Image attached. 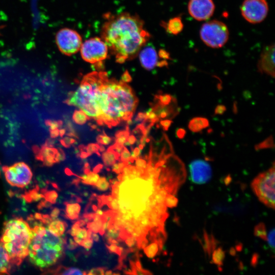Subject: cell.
I'll list each match as a JSON object with an SVG mask.
<instances>
[{
	"mask_svg": "<svg viewBox=\"0 0 275 275\" xmlns=\"http://www.w3.org/2000/svg\"><path fill=\"white\" fill-rule=\"evenodd\" d=\"M123 80L125 81H128L130 80V76L128 75V74L126 72L124 73V75L122 76Z\"/></svg>",
	"mask_w": 275,
	"mask_h": 275,
	"instance_id": "obj_46",
	"label": "cell"
},
{
	"mask_svg": "<svg viewBox=\"0 0 275 275\" xmlns=\"http://www.w3.org/2000/svg\"><path fill=\"white\" fill-rule=\"evenodd\" d=\"M268 10L266 0H244L240 7L242 17L253 24L263 21L266 17Z\"/></svg>",
	"mask_w": 275,
	"mask_h": 275,
	"instance_id": "obj_12",
	"label": "cell"
},
{
	"mask_svg": "<svg viewBox=\"0 0 275 275\" xmlns=\"http://www.w3.org/2000/svg\"><path fill=\"white\" fill-rule=\"evenodd\" d=\"M177 136L180 139H182L185 135V130L182 128L178 129L177 131Z\"/></svg>",
	"mask_w": 275,
	"mask_h": 275,
	"instance_id": "obj_42",
	"label": "cell"
},
{
	"mask_svg": "<svg viewBox=\"0 0 275 275\" xmlns=\"http://www.w3.org/2000/svg\"><path fill=\"white\" fill-rule=\"evenodd\" d=\"M37 151V157L47 165L52 164L59 161L60 158L62 157L59 150L56 148H52L46 145L43 146Z\"/></svg>",
	"mask_w": 275,
	"mask_h": 275,
	"instance_id": "obj_17",
	"label": "cell"
},
{
	"mask_svg": "<svg viewBox=\"0 0 275 275\" xmlns=\"http://www.w3.org/2000/svg\"><path fill=\"white\" fill-rule=\"evenodd\" d=\"M105 222H106V219L103 216H101V217L98 220L88 223L87 227L90 229L92 232L98 233L101 229L103 223Z\"/></svg>",
	"mask_w": 275,
	"mask_h": 275,
	"instance_id": "obj_24",
	"label": "cell"
},
{
	"mask_svg": "<svg viewBox=\"0 0 275 275\" xmlns=\"http://www.w3.org/2000/svg\"><path fill=\"white\" fill-rule=\"evenodd\" d=\"M274 163L267 171L259 174L251 183V187L259 201L274 209Z\"/></svg>",
	"mask_w": 275,
	"mask_h": 275,
	"instance_id": "obj_7",
	"label": "cell"
},
{
	"mask_svg": "<svg viewBox=\"0 0 275 275\" xmlns=\"http://www.w3.org/2000/svg\"><path fill=\"white\" fill-rule=\"evenodd\" d=\"M76 222L79 225L80 227L84 226L86 224V222L84 221V220L82 219Z\"/></svg>",
	"mask_w": 275,
	"mask_h": 275,
	"instance_id": "obj_49",
	"label": "cell"
},
{
	"mask_svg": "<svg viewBox=\"0 0 275 275\" xmlns=\"http://www.w3.org/2000/svg\"><path fill=\"white\" fill-rule=\"evenodd\" d=\"M107 73L94 71L85 75L76 90L66 100L70 105L78 107L89 117L98 119L97 97L100 85Z\"/></svg>",
	"mask_w": 275,
	"mask_h": 275,
	"instance_id": "obj_6",
	"label": "cell"
},
{
	"mask_svg": "<svg viewBox=\"0 0 275 275\" xmlns=\"http://www.w3.org/2000/svg\"><path fill=\"white\" fill-rule=\"evenodd\" d=\"M99 176L95 173L89 172L87 174V178L82 180V182L85 184L95 185L99 178Z\"/></svg>",
	"mask_w": 275,
	"mask_h": 275,
	"instance_id": "obj_27",
	"label": "cell"
},
{
	"mask_svg": "<svg viewBox=\"0 0 275 275\" xmlns=\"http://www.w3.org/2000/svg\"><path fill=\"white\" fill-rule=\"evenodd\" d=\"M3 170L7 181L12 186L22 188L31 181L33 173L24 162H18L10 166H4Z\"/></svg>",
	"mask_w": 275,
	"mask_h": 275,
	"instance_id": "obj_11",
	"label": "cell"
},
{
	"mask_svg": "<svg viewBox=\"0 0 275 275\" xmlns=\"http://www.w3.org/2000/svg\"><path fill=\"white\" fill-rule=\"evenodd\" d=\"M110 141H111V140L108 137H107L106 136H104L102 137V139H101L100 142H101L103 144H107L109 143Z\"/></svg>",
	"mask_w": 275,
	"mask_h": 275,
	"instance_id": "obj_44",
	"label": "cell"
},
{
	"mask_svg": "<svg viewBox=\"0 0 275 275\" xmlns=\"http://www.w3.org/2000/svg\"><path fill=\"white\" fill-rule=\"evenodd\" d=\"M101 38L116 62L123 63L135 58L151 37L144 21L128 12L104 15Z\"/></svg>",
	"mask_w": 275,
	"mask_h": 275,
	"instance_id": "obj_1",
	"label": "cell"
},
{
	"mask_svg": "<svg viewBox=\"0 0 275 275\" xmlns=\"http://www.w3.org/2000/svg\"><path fill=\"white\" fill-rule=\"evenodd\" d=\"M107 205L112 210L118 211L119 210V204L118 198L114 197L112 200L107 204Z\"/></svg>",
	"mask_w": 275,
	"mask_h": 275,
	"instance_id": "obj_34",
	"label": "cell"
},
{
	"mask_svg": "<svg viewBox=\"0 0 275 275\" xmlns=\"http://www.w3.org/2000/svg\"><path fill=\"white\" fill-rule=\"evenodd\" d=\"M211 262L216 265L219 270H222V266L225 258V252L221 247L215 248L211 252Z\"/></svg>",
	"mask_w": 275,
	"mask_h": 275,
	"instance_id": "obj_21",
	"label": "cell"
},
{
	"mask_svg": "<svg viewBox=\"0 0 275 275\" xmlns=\"http://www.w3.org/2000/svg\"><path fill=\"white\" fill-rule=\"evenodd\" d=\"M32 237L31 227L22 218H12L4 224L0 241L12 264L20 265L28 256Z\"/></svg>",
	"mask_w": 275,
	"mask_h": 275,
	"instance_id": "obj_4",
	"label": "cell"
},
{
	"mask_svg": "<svg viewBox=\"0 0 275 275\" xmlns=\"http://www.w3.org/2000/svg\"><path fill=\"white\" fill-rule=\"evenodd\" d=\"M274 229H272L268 235H267V239L268 244L269 247L272 250V252H274Z\"/></svg>",
	"mask_w": 275,
	"mask_h": 275,
	"instance_id": "obj_31",
	"label": "cell"
},
{
	"mask_svg": "<svg viewBox=\"0 0 275 275\" xmlns=\"http://www.w3.org/2000/svg\"><path fill=\"white\" fill-rule=\"evenodd\" d=\"M257 68L260 72L274 76V44L265 46L258 60Z\"/></svg>",
	"mask_w": 275,
	"mask_h": 275,
	"instance_id": "obj_15",
	"label": "cell"
},
{
	"mask_svg": "<svg viewBox=\"0 0 275 275\" xmlns=\"http://www.w3.org/2000/svg\"><path fill=\"white\" fill-rule=\"evenodd\" d=\"M138 55L141 65L147 70H152L157 66H162L159 62V52L158 54L154 47L147 46L143 48Z\"/></svg>",
	"mask_w": 275,
	"mask_h": 275,
	"instance_id": "obj_16",
	"label": "cell"
},
{
	"mask_svg": "<svg viewBox=\"0 0 275 275\" xmlns=\"http://www.w3.org/2000/svg\"><path fill=\"white\" fill-rule=\"evenodd\" d=\"M254 234L256 236L259 237L263 240L266 241L267 231L265 225L263 223H260L256 225L254 229Z\"/></svg>",
	"mask_w": 275,
	"mask_h": 275,
	"instance_id": "obj_25",
	"label": "cell"
},
{
	"mask_svg": "<svg viewBox=\"0 0 275 275\" xmlns=\"http://www.w3.org/2000/svg\"><path fill=\"white\" fill-rule=\"evenodd\" d=\"M92 209L94 211H96V210L98 209L97 206L93 205L92 206Z\"/></svg>",
	"mask_w": 275,
	"mask_h": 275,
	"instance_id": "obj_51",
	"label": "cell"
},
{
	"mask_svg": "<svg viewBox=\"0 0 275 275\" xmlns=\"http://www.w3.org/2000/svg\"><path fill=\"white\" fill-rule=\"evenodd\" d=\"M226 107L223 105H218L215 109V114L221 115L226 111Z\"/></svg>",
	"mask_w": 275,
	"mask_h": 275,
	"instance_id": "obj_40",
	"label": "cell"
},
{
	"mask_svg": "<svg viewBox=\"0 0 275 275\" xmlns=\"http://www.w3.org/2000/svg\"><path fill=\"white\" fill-rule=\"evenodd\" d=\"M56 43L63 54L69 56L80 50L82 42V38L77 32L65 28L56 34Z\"/></svg>",
	"mask_w": 275,
	"mask_h": 275,
	"instance_id": "obj_10",
	"label": "cell"
},
{
	"mask_svg": "<svg viewBox=\"0 0 275 275\" xmlns=\"http://www.w3.org/2000/svg\"><path fill=\"white\" fill-rule=\"evenodd\" d=\"M80 211V206L77 203L68 204L66 205V213L67 217L71 219L78 217Z\"/></svg>",
	"mask_w": 275,
	"mask_h": 275,
	"instance_id": "obj_23",
	"label": "cell"
},
{
	"mask_svg": "<svg viewBox=\"0 0 275 275\" xmlns=\"http://www.w3.org/2000/svg\"><path fill=\"white\" fill-rule=\"evenodd\" d=\"M112 271L111 270L106 271L105 273H104L105 274L109 275V274H112Z\"/></svg>",
	"mask_w": 275,
	"mask_h": 275,
	"instance_id": "obj_52",
	"label": "cell"
},
{
	"mask_svg": "<svg viewBox=\"0 0 275 275\" xmlns=\"http://www.w3.org/2000/svg\"><path fill=\"white\" fill-rule=\"evenodd\" d=\"M91 238L92 239V240L96 242H98L99 239V236L96 234V233H92Z\"/></svg>",
	"mask_w": 275,
	"mask_h": 275,
	"instance_id": "obj_45",
	"label": "cell"
},
{
	"mask_svg": "<svg viewBox=\"0 0 275 275\" xmlns=\"http://www.w3.org/2000/svg\"><path fill=\"white\" fill-rule=\"evenodd\" d=\"M161 25L168 33L175 35L179 34L184 26L180 16L172 18L167 22H162Z\"/></svg>",
	"mask_w": 275,
	"mask_h": 275,
	"instance_id": "obj_18",
	"label": "cell"
},
{
	"mask_svg": "<svg viewBox=\"0 0 275 275\" xmlns=\"http://www.w3.org/2000/svg\"><path fill=\"white\" fill-rule=\"evenodd\" d=\"M86 116V114L81 111H76L73 115V119L76 124H83L87 120Z\"/></svg>",
	"mask_w": 275,
	"mask_h": 275,
	"instance_id": "obj_28",
	"label": "cell"
},
{
	"mask_svg": "<svg viewBox=\"0 0 275 275\" xmlns=\"http://www.w3.org/2000/svg\"><path fill=\"white\" fill-rule=\"evenodd\" d=\"M189 172L190 179L196 184L206 183L212 177L210 165L207 161L201 159L195 160L190 163Z\"/></svg>",
	"mask_w": 275,
	"mask_h": 275,
	"instance_id": "obj_14",
	"label": "cell"
},
{
	"mask_svg": "<svg viewBox=\"0 0 275 275\" xmlns=\"http://www.w3.org/2000/svg\"><path fill=\"white\" fill-rule=\"evenodd\" d=\"M163 243V242L158 240H153V242L144 248V253L149 258H153L159 251H161Z\"/></svg>",
	"mask_w": 275,
	"mask_h": 275,
	"instance_id": "obj_22",
	"label": "cell"
},
{
	"mask_svg": "<svg viewBox=\"0 0 275 275\" xmlns=\"http://www.w3.org/2000/svg\"><path fill=\"white\" fill-rule=\"evenodd\" d=\"M11 264L10 258L0 241V274L9 273Z\"/></svg>",
	"mask_w": 275,
	"mask_h": 275,
	"instance_id": "obj_19",
	"label": "cell"
},
{
	"mask_svg": "<svg viewBox=\"0 0 275 275\" xmlns=\"http://www.w3.org/2000/svg\"><path fill=\"white\" fill-rule=\"evenodd\" d=\"M178 200L175 195L169 194L167 196L164 200V204L167 207L173 208L177 206Z\"/></svg>",
	"mask_w": 275,
	"mask_h": 275,
	"instance_id": "obj_29",
	"label": "cell"
},
{
	"mask_svg": "<svg viewBox=\"0 0 275 275\" xmlns=\"http://www.w3.org/2000/svg\"><path fill=\"white\" fill-rule=\"evenodd\" d=\"M105 268L104 267H98L96 268L92 269L90 272L87 274L89 275H103L104 274Z\"/></svg>",
	"mask_w": 275,
	"mask_h": 275,
	"instance_id": "obj_36",
	"label": "cell"
},
{
	"mask_svg": "<svg viewBox=\"0 0 275 275\" xmlns=\"http://www.w3.org/2000/svg\"><path fill=\"white\" fill-rule=\"evenodd\" d=\"M81 239H84L88 237L87 230L85 228H79L75 236Z\"/></svg>",
	"mask_w": 275,
	"mask_h": 275,
	"instance_id": "obj_37",
	"label": "cell"
},
{
	"mask_svg": "<svg viewBox=\"0 0 275 275\" xmlns=\"http://www.w3.org/2000/svg\"><path fill=\"white\" fill-rule=\"evenodd\" d=\"M93 244L92 239L90 237H87L82 240L80 245L89 250L92 248Z\"/></svg>",
	"mask_w": 275,
	"mask_h": 275,
	"instance_id": "obj_35",
	"label": "cell"
},
{
	"mask_svg": "<svg viewBox=\"0 0 275 275\" xmlns=\"http://www.w3.org/2000/svg\"><path fill=\"white\" fill-rule=\"evenodd\" d=\"M124 240L126 244L129 247L133 246L135 241H136V239L131 235L127 237Z\"/></svg>",
	"mask_w": 275,
	"mask_h": 275,
	"instance_id": "obj_38",
	"label": "cell"
},
{
	"mask_svg": "<svg viewBox=\"0 0 275 275\" xmlns=\"http://www.w3.org/2000/svg\"><path fill=\"white\" fill-rule=\"evenodd\" d=\"M96 103L98 120L116 125L131 118L138 100L128 85L121 81L109 79L107 75L99 88Z\"/></svg>",
	"mask_w": 275,
	"mask_h": 275,
	"instance_id": "obj_2",
	"label": "cell"
},
{
	"mask_svg": "<svg viewBox=\"0 0 275 275\" xmlns=\"http://www.w3.org/2000/svg\"><path fill=\"white\" fill-rule=\"evenodd\" d=\"M95 185L98 189L105 191L108 189L109 183L104 177H101L99 178Z\"/></svg>",
	"mask_w": 275,
	"mask_h": 275,
	"instance_id": "obj_30",
	"label": "cell"
},
{
	"mask_svg": "<svg viewBox=\"0 0 275 275\" xmlns=\"http://www.w3.org/2000/svg\"><path fill=\"white\" fill-rule=\"evenodd\" d=\"M66 224L58 219L36 223L31 228L32 237L28 257L35 267L44 269L54 265L63 254L66 243L63 235Z\"/></svg>",
	"mask_w": 275,
	"mask_h": 275,
	"instance_id": "obj_3",
	"label": "cell"
},
{
	"mask_svg": "<svg viewBox=\"0 0 275 275\" xmlns=\"http://www.w3.org/2000/svg\"><path fill=\"white\" fill-rule=\"evenodd\" d=\"M106 246L108 250L109 251V252L116 253L119 256H121L122 255V253L123 252L122 248L119 247L116 245V244L113 243L111 244L110 245H106Z\"/></svg>",
	"mask_w": 275,
	"mask_h": 275,
	"instance_id": "obj_33",
	"label": "cell"
},
{
	"mask_svg": "<svg viewBox=\"0 0 275 275\" xmlns=\"http://www.w3.org/2000/svg\"><path fill=\"white\" fill-rule=\"evenodd\" d=\"M80 228V226L76 222L73 226L72 227L70 230V234L73 236H75L78 231V230Z\"/></svg>",
	"mask_w": 275,
	"mask_h": 275,
	"instance_id": "obj_39",
	"label": "cell"
},
{
	"mask_svg": "<svg viewBox=\"0 0 275 275\" xmlns=\"http://www.w3.org/2000/svg\"><path fill=\"white\" fill-rule=\"evenodd\" d=\"M187 8L193 18L198 21H204L212 16L215 5L212 0H189Z\"/></svg>",
	"mask_w": 275,
	"mask_h": 275,
	"instance_id": "obj_13",
	"label": "cell"
},
{
	"mask_svg": "<svg viewBox=\"0 0 275 275\" xmlns=\"http://www.w3.org/2000/svg\"><path fill=\"white\" fill-rule=\"evenodd\" d=\"M79 50L82 59L93 64L101 63L107 58L108 52L105 43L97 37L86 40L82 43Z\"/></svg>",
	"mask_w": 275,
	"mask_h": 275,
	"instance_id": "obj_9",
	"label": "cell"
},
{
	"mask_svg": "<svg viewBox=\"0 0 275 275\" xmlns=\"http://www.w3.org/2000/svg\"><path fill=\"white\" fill-rule=\"evenodd\" d=\"M74 240L75 242L76 243H77V244H78L79 245H80V243H81V242L82 241V239H80V238H78V237H77L76 236H74Z\"/></svg>",
	"mask_w": 275,
	"mask_h": 275,
	"instance_id": "obj_50",
	"label": "cell"
},
{
	"mask_svg": "<svg viewBox=\"0 0 275 275\" xmlns=\"http://www.w3.org/2000/svg\"><path fill=\"white\" fill-rule=\"evenodd\" d=\"M202 41L207 46L213 48L223 47L229 39L227 26L222 21L213 20L204 23L200 30Z\"/></svg>",
	"mask_w": 275,
	"mask_h": 275,
	"instance_id": "obj_8",
	"label": "cell"
},
{
	"mask_svg": "<svg viewBox=\"0 0 275 275\" xmlns=\"http://www.w3.org/2000/svg\"><path fill=\"white\" fill-rule=\"evenodd\" d=\"M171 123H172V121L171 120L167 119V120L161 121V124L163 128L164 129L167 130L170 126Z\"/></svg>",
	"mask_w": 275,
	"mask_h": 275,
	"instance_id": "obj_41",
	"label": "cell"
},
{
	"mask_svg": "<svg viewBox=\"0 0 275 275\" xmlns=\"http://www.w3.org/2000/svg\"><path fill=\"white\" fill-rule=\"evenodd\" d=\"M95 213L98 215L102 216L104 214V212L100 209H97L95 211Z\"/></svg>",
	"mask_w": 275,
	"mask_h": 275,
	"instance_id": "obj_48",
	"label": "cell"
},
{
	"mask_svg": "<svg viewBox=\"0 0 275 275\" xmlns=\"http://www.w3.org/2000/svg\"><path fill=\"white\" fill-rule=\"evenodd\" d=\"M136 165L138 167L145 169L146 167V162L143 160L139 159L136 161Z\"/></svg>",
	"mask_w": 275,
	"mask_h": 275,
	"instance_id": "obj_43",
	"label": "cell"
},
{
	"mask_svg": "<svg viewBox=\"0 0 275 275\" xmlns=\"http://www.w3.org/2000/svg\"><path fill=\"white\" fill-rule=\"evenodd\" d=\"M59 271H61L59 273L62 274H83V272L80 270L75 268H64V269H63V270H60Z\"/></svg>",
	"mask_w": 275,
	"mask_h": 275,
	"instance_id": "obj_32",
	"label": "cell"
},
{
	"mask_svg": "<svg viewBox=\"0 0 275 275\" xmlns=\"http://www.w3.org/2000/svg\"><path fill=\"white\" fill-rule=\"evenodd\" d=\"M274 147V143L272 136H269L259 144L255 146V149L259 150L263 149L271 148Z\"/></svg>",
	"mask_w": 275,
	"mask_h": 275,
	"instance_id": "obj_26",
	"label": "cell"
},
{
	"mask_svg": "<svg viewBox=\"0 0 275 275\" xmlns=\"http://www.w3.org/2000/svg\"><path fill=\"white\" fill-rule=\"evenodd\" d=\"M157 185L140 177L121 181L118 197V211L125 213L129 210L132 213L133 217H139L145 209L147 200L156 190Z\"/></svg>",
	"mask_w": 275,
	"mask_h": 275,
	"instance_id": "obj_5",
	"label": "cell"
},
{
	"mask_svg": "<svg viewBox=\"0 0 275 275\" xmlns=\"http://www.w3.org/2000/svg\"><path fill=\"white\" fill-rule=\"evenodd\" d=\"M208 120L203 117H198L192 119L188 123V128L194 132H199L209 126Z\"/></svg>",
	"mask_w": 275,
	"mask_h": 275,
	"instance_id": "obj_20",
	"label": "cell"
},
{
	"mask_svg": "<svg viewBox=\"0 0 275 275\" xmlns=\"http://www.w3.org/2000/svg\"><path fill=\"white\" fill-rule=\"evenodd\" d=\"M102 168V166L101 165H98L96 167H95L93 170L94 172L96 173L100 171V170Z\"/></svg>",
	"mask_w": 275,
	"mask_h": 275,
	"instance_id": "obj_47",
	"label": "cell"
}]
</instances>
